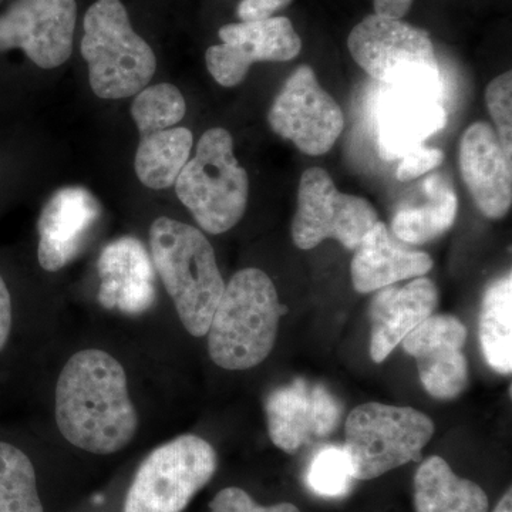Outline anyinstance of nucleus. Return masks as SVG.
Instances as JSON below:
<instances>
[{
	"mask_svg": "<svg viewBox=\"0 0 512 512\" xmlns=\"http://www.w3.org/2000/svg\"><path fill=\"white\" fill-rule=\"evenodd\" d=\"M56 423L80 450L107 454L123 450L138 430L124 367L99 349L70 357L56 386Z\"/></svg>",
	"mask_w": 512,
	"mask_h": 512,
	"instance_id": "f257e3e1",
	"label": "nucleus"
},
{
	"mask_svg": "<svg viewBox=\"0 0 512 512\" xmlns=\"http://www.w3.org/2000/svg\"><path fill=\"white\" fill-rule=\"evenodd\" d=\"M272 279L247 268L225 285L208 328V353L215 365L248 370L271 355L285 313Z\"/></svg>",
	"mask_w": 512,
	"mask_h": 512,
	"instance_id": "f03ea898",
	"label": "nucleus"
},
{
	"mask_svg": "<svg viewBox=\"0 0 512 512\" xmlns=\"http://www.w3.org/2000/svg\"><path fill=\"white\" fill-rule=\"evenodd\" d=\"M150 248L185 330L195 338L207 335L225 289L210 241L200 229L160 217L150 228Z\"/></svg>",
	"mask_w": 512,
	"mask_h": 512,
	"instance_id": "7ed1b4c3",
	"label": "nucleus"
},
{
	"mask_svg": "<svg viewBox=\"0 0 512 512\" xmlns=\"http://www.w3.org/2000/svg\"><path fill=\"white\" fill-rule=\"evenodd\" d=\"M348 49L360 69L390 89L443 97V76L427 30L373 13L349 33Z\"/></svg>",
	"mask_w": 512,
	"mask_h": 512,
	"instance_id": "20e7f679",
	"label": "nucleus"
},
{
	"mask_svg": "<svg viewBox=\"0 0 512 512\" xmlns=\"http://www.w3.org/2000/svg\"><path fill=\"white\" fill-rule=\"evenodd\" d=\"M83 59L97 97L120 100L146 89L157 69L153 49L131 26L120 0H97L84 16Z\"/></svg>",
	"mask_w": 512,
	"mask_h": 512,
	"instance_id": "39448f33",
	"label": "nucleus"
},
{
	"mask_svg": "<svg viewBox=\"0 0 512 512\" xmlns=\"http://www.w3.org/2000/svg\"><path fill=\"white\" fill-rule=\"evenodd\" d=\"M174 185L178 200L208 234H224L247 211V170L239 165L234 140L225 128H211L202 134L195 156L185 164Z\"/></svg>",
	"mask_w": 512,
	"mask_h": 512,
	"instance_id": "423d86ee",
	"label": "nucleus"
},
{
	"mask_svg": "<svg viewBox=\"0 0 512 512\" xmlns=\"http://www.w3.org/2000/svg\"><path fill=\"white\" fill-rule=\"evenodd\" d=\"M434 431L433 420L413 407L382 403L356 407L346 421L343 446L352 477L375 480L404 464L419 463Z\"/></svg>",
	"mask_w": 512,
	"mask_h": 512,
	"instance_id": "0eeeda50",
	"label": "nucleus"
},
{
	"mask_svg": "<svg viewBox=\"0 0 512 512\" xmlns=\"http://www.w3.org/2000/svg\"><path fill=\"white\" fill-rule=\"evenodd\" d=\"M208 441L185 434L148 454L128 488L124 512H183L217 471Z\"/></svg>",
	"mask_w": 512,
	"mask_h": 512,
	"instance_id": "6e6552de",
	"label": "nucleus"
},
{
	"mask_svg": "<svg viewBox=\"0 0 512 512\" xmlns=\"http://www.w3.org/2000/svg\"><path fill=\"white\" fill-rule=\"evenodd\" d=\"M377 221L372 202L339 191L328 171L312 167L302 174L291 227L293 242L302 251L318 247L325 239L355 251Z\"/></svg>",
	"mask_w": 512,
	"mask_h": 512,
	"instance_id": "1a4fd4ad",
	"label": "nucleus"
},
{
	"mask_svg": "<svg viewBox=\"0 0 512 512\" xmlns=\"http://www.w3.org/2000/svg\"><path fill=\"white\" fill-rule=\"evenodd\" d=\"M272 131L292 141L306 156L329 153L345 128L338 101L322 86L311 66L302 64L289 74L268 111Z\"/></svg>",
	"mask_w": 512,
	"mask_h": 512,
	"instance_id": "9d476101",
	"label": "nucleus"
},
{
	"mask_svg": "<svg viewBox=\"0 0 512 512\" xmlns=\"http://www.w3.org/2000/svg\"><path fill=\"white\" fill-rule=\"evenodd\" d=\"M218 36L222 43L208 47L205 63L215 82L224 87L244 82L252 64L289 62L302 50V39L285 16L229 23Z\"/></svg>",
	"mask_w": 512,
	"mask_h": 512,
	"instance_id": "9b49d317",
	"label": "nucleus"
},
{
	"mask_svg": "<svg viewBox=\"0 0 512 512\" xmlns=\"http://www.w3.org/2000/svg\"><path fill=\"white\" fill-rule=\"evenodd\" d=\"M76 0H15L0 15V53L22 49L36 66L55 69L72 56Z\"/></svg>",
	"mask_w": 512,
	"mask_h": 512,
	"instance_id": "f8f14e48",
	"label": "nucleus"
},
{
	"mask_svg": "<svg viewBox=\"0 0 512 512\" xmlns=\"http://www.w3.org/2000/svg\"><path fill=\"white\" fill-rule=\"evenodd\" d=\"M342 412V404L328 387L305 379L272 390L265 400L269 437L288 454L329 437L339 426Z\"/></svg>",
	"mask_w": 512,
	"mask_h": 512,
	"instance_id": "ddd939ff",
	"label": "nucleus"
},
{
	"mask_svg": "<svg viewBox=\"0 0 512 512\" xmlns=\"http://www.w3.org/2000/svg\"><path fill=\"white\" fill-rule=\"evenodd\" d=\"M466 342V326L451 315H431L403 339V349L416 359L424 390L434 399H456L466 390Z\"/></svg>",
	"mask_w": 512,
	"mask_h": 512,
	"instance_id": "4468645a",
	"label": "nucleus"
},
{
	"mask_svg": "<svg viewBox=\"0 0 512 512\" xmlns=\"http://www.w3.org/2000/svg\"><path fill=\"white\" fill-rule=\"evenodd\" d=\"M100 214L99 201L86 188L66 187L57 191L37 221L40 266L47 272H57L70 264L83 251Z\"/></svg>",
	"mask_w": 512,
	"mask_h": 512,
	"instance_id": "2eb2a0df",
	"label": "nucleus"
},
{
	"mask_svg": "<svg viewBox=\"0 0 512 512\" xmlns=\"http://www.w3.org/2000/svg\"><path fill=\"white\" fill-rule=\"evenodd\" d=\"M458 163L478 210L490 220L504 218L512 205V158L493 126L477 121L464 131Z\"/></svg>",
	"mask_w": 512,
	"mask_h": 512,
	"instance_id": "dca6fc26",
	"label": "nucleus"
},
{
	"mask_svg": "<svg viewBox=\"0 0 512 512\" xmlns=\"http://www.w3.org/2000/svg\"><path fill=\"white\" fill-rule=\"evenodd\" d=\"M99 275L103 308L140 315L156 302L154 265L136 238L124 237L107 245L100 255Z\"/></svg>",
	"mask_w": 512,
	"mask_h": 512,
	"instance_id": "f3484780",
	"label": "nucleus"
},
{
	"mask_svg": "<svg viewBox=\"0 0 512 512\" xmlns=\"http://www.w3.org/2000/svg\"><path fill=\"white\" fill-rule=\"evenodd\" d=\"M439 305V291L429 278L380 289L370 306V356L382 363Z\"/></svg>",
	"mask_w": 512,
	"mask_h": 512,
	"instance_id": "a211bd4d",
	"label": "nucleus"
},
{
	"mask_svg": "<svg viewBox=\"0 0 512 512\" xmlns=\"http://www.w3.org/2000/svg\"><path fill=\"white\" fill-rule=\"evenodd\" d=\"M390 90L380 103L376 128L380 156L394 161L440 133L447 124V111L441 100L426 94Z\"/></svg>",
	"mask_w": 512,
	"mask_h": 512,
	"instance_id": "6ab92c4d",
	"label": "nucleus"
},
{
	"mask_svg": "<svg viewBox=\"0 0 512 512\" xmlns=\"http://www.w3.org/2000/svg\"><path fill=\"white\" fill-rule=\"evenodd\" d=\"M433 265L429 254L402 247L386 224L377 221L357 245L350 275L357 292L372 293L429 274Z\"/></svg>",
	"mask_w": 512,
	"mask_h": 512,
	"instance_id": "aec40b11",
	"label": "nucleus"
},
{
	"mask_svg": "<svg viewBox=\"0 0 512 512\" xmlns=\"http://www.w3.org/2000/svg\"><path fill=\"white\" fill-rule=\"evenodd\" d=\"M416 512H488L487 494L480 485L458 477L444 458L424 460L414 474Z\"/></svg>",
	"mask_w": 512,
	"mask_h": 512,
	"instance_id": "412c9836",
	"label": "nucleus"
},
{
	"mask_svg": "<svg viewBox=\"0 0 512 512\" xmlns=\"http://www.w3.org/2000/svg\"><path fill=\"white\" fill-rule=\"evenodd\" d=\"M424 198L420 205H406L392 218V231L399 241L424 245L446 234L457 218L456 191L439 174L424 180Z\"/></svg>",
	"mask_w": 512,
	"mask_h": 512,
	"instance_id": "4be33fe9",
	"label": "nucleus"
},
{
	"mask_svg": "<svg viewBox=\"0 0 512 512\" xmlns=\"http://www.w3.org/2000/svg\"><path fill=\"white\" fill-rule=\"evenodd\" d=\"M194 137L188 128L171 127L141 137L138 144L136 174L151 190L173 187L191 156Z\"/></svg>",
	"mask_w": 512,
	"mask_h": 512,
	"instance_id": "5701e85b",
	"label": "nucleus"
},
{
	"mask_svg": "<svg viewBox=\"0 0 512 512\" xmlns=\"http://www.w3.org/2000/svg\"><path fill=\"white\" fill-rule=\"evenodd\" d=\"M481 350L488 366L501 375L512 370V276L488 286L478 325Z\"/></svg>",
	"mask_w": 512,
	"mask_h": 512,
	"instance_id": "b1692460",
	"label": "nucleus"
},
{
	"mask_svg": "<svg viewBox=\"0 0 512 512\" xmlns=\"http://www.w3.org/2000/svg\"><path fill=\"white\" fill-rule=\"evenodd\" d=\"M0 512H45L30 458L0 441Z\"/></svg>",
	"mask_w": 512,
	"mask_h": 512,
	"instance_id": "393cba45",
	"label": "nucleus"
},
{
	"mask_svg": "<svg viewBox=\"0 0 512 512\" xmlns=\"http://www.w3.org/2000/svg\"><path fill=\"white\" fill-rule=\"evenodd\" d=\"M185 113L187 104L183 94L168 83L141 90L131 106V117L141 137L175 127L184 119Z\"/></svg>",
	"mask_w": 512,
	"mask_h": 512,
	"instance_id": "a878e982",
	"label": "nucleus"
},
{
	"mask_svg": "<svg viewBox=\"0 0 512 512\" xmlns=\"http://www.w3.org/2000/svg\"><path fill=\"white\" fill-rule=\"evenodd\" d=\"M309 487L322 497H343L349 493L355 478L350 473L348 456L343 447L320 448L312 458L306 474Z\"/></svg>",
	"mask_w": 512,
	"mask_h": 512,
	"instance_id": "bb28decb",
	"label": "nucleus"
},
{
	"mask_svg": "<svg viewBox=\"0 0 512 512\" xmlns=\"http://www.w3.org/2000/svg\"><path fill=\"white\" fill-rule=\"evenodd\" d=\"M485 103L497 127L498 140L505 154L512 157V73L495 77L485 90Z\"/></svg>",
	"mask_w": 512,
	"mask_h": 512,
	"instance_id": "cd10ccee",
	"label": "nucleus"
},
{
	"mask_svg": "<svg viewBox=\"0 0 512 512\" xmlns=\"http://www.w3.org/2000/svg\"><path fill=\"white\" fill-rule=\"evenodd\" d=\"M211 512H301L296 505L281 503L262 507L252 500L247 491L238 487H228L215 495L210 504Z\"/></svg>",
	"mask_w": 512,
	"mask_h": 512,
	"instance_id": "c85d7f7f",
	"label": "nucleus"
},
{
	"mask_svg": "<svg viewBox=\"0 0 512 512\" xmlns=\"http://www.w3.org/2000/svg\"><path fill=\"white\" fill-rule=\"evenodd\" d=\"M444 161V153L439 148L420 146L404 154L400 158L396 177L402 183L417 180L421 175L430 173L434 168L440 167Z\"/></svg>",
	"mask_w": 512,
	"mask_h": 512,
	"instance_id": "c756f323",
	"label": "nucleus"
},
{
	"mask_svg": "<svg viewBox=\"0 0 512 512\" xmlns=\"http://www.w3.org/2000/svg\"><path fill=\"white\" fill-rule=\"evenodd\" d=\"M292 0H241L237 8L241 22H256L272 18L278 10L291 5Z\"/></svg>",
	"mask_w": 512,
	"mask_h": 512,
	"instance_id": "7c9ffc66",
	"label": "nucleus"
},
{
	"mask_svg": "<svg viewBox=\"0 0 512 512\" xmlns=\"http://www.w3.org/2000/svg\"><path fill=\"white\" fill-rule=\"evenodd\" d=\"M10 330H12V299H10L8 286L0 276V352L8 345Z\"/></svg>",
	"mask_w": 512,
	"mask_h": 512,
	"instance_id": "2f4dec72",
	"label": "nucleus"
},
{
	"mask_svg": "<svg viewBox=\"0 0 512 512\" xmlns=\"http://www.w3.org/2000/svg\"><path fill=\"white\" fill-rule=\"evenodd\" d=\"M414 0H373L376 15L403 19L412 9Z\"/></svg>",
	"mask_w": 512,
	"mask_h": 512,
	"instance_id": "473e14b6",
	"label": "nucleus"
},
{
	"mask_svg": "<svg viewBox=\"0 0 512 512\" xmlns=\"http://www.w3.org/2000/svg\"><path fill=\"white\" fill-rule=\"evenodd\" d=\"M512 493L511 488L503 495V498H501L500 503L497 504V507H495V510L493 512H512Z\"/></svg>",
	"mask_w": 512,
	"mask_h": 512,
	"instance_id": "72a5a7b5",
	"label": "nucleus"
}]
</instances>
